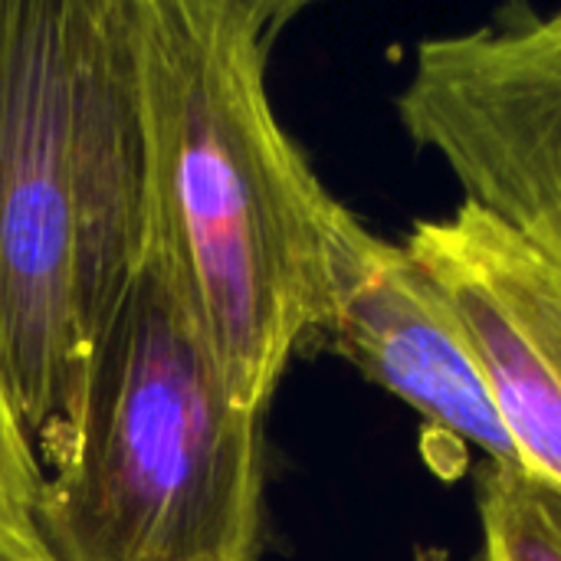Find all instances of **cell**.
I'll list each match as a JSON object with an SVG mask.
<instances>
[{
  "instance_id": "obj_4",
  "label": "cell",
  "mask_w": 561,
  "mask_h": 561,
  "mask_svg": "<svg viewBox=\"0 0 561 561\" xmlns=\"http://www.w3.org/2000/svg\"><path fill=\"white\" fill-rule=\"evenodd\" d=\"M398 118L463 204L561 270V10L424 39Z\"/></svg>"
},
{
  "instance_id": "obj_9",
  "label": "cell",
  "mask_w": 561,
  "mask_h": 561,
  "mask_svg": "<svg viewBox=\"0 0 561 561\" xmlns=\"http://www.w3.org/2000/svg\"><path fill=\"white\" fill-rule=\"evenodd\" d=\"M0 561H10V559H3V556H0Z\"/></svg>"
},
{
  "instance_id": "obj_3",
  "label": "cell",
  "mask_w": 561,
  "mask_h": 561,
  "mask_svg": "<svg viewBox=\"0 0 561 561\" xmlns=\"http://www.w3.org/2000/svg\"><path fill=\"white\" fill-rule=\"evenodd\" d=\"M263 417L243 408L148 224L141 263L102 332L69 457L46 473L49 561H256Z\"/></svg>"
},
{
  "instance_id": "obj_7",
  "label": "cell",
  "mask_w": 561,
  "mask_h": 561,
  "mask_svg": "<svg viewBox=\"0 0 561 561\" xmlns=\"http://www.w3.org/2000/svg\"><path fill=\"white\" fill-rule=\"evenodd\" d=\"M477 513L480 561H561V496L529 470L486 460Z\"/></svg>"
},
{
  "instance_id": "obj_8",
  "label": "cell",
  "mask_w": 561,
  "mask_h": 561,
  "mask_svg": "<svg viewBox=\"0 0 561 561\" xmlns=\"http://www.w3.org/2000/svg\"><path fill=\"white\" fill-rule=\"evenodd\" d=\"M46 470L13 404L0 365V556L10 561H49L36 536V503Z\"/></svg>"
},
{
  "instance_id": "obj_5",
  "label": "cell",
  "mask_w": 561,
  "mask_h": 561,
  "mask_svg": "<svg viewBox=\"0 0 561 561\" xmlns=\"http://www.w3.org/2000/svg\"><path fill=\"white\" fill-rule=\"evenodd\" d=\"M325 256V312L312 345L473 444L490 463L523 467L460 316L408 243L378 237L339 201Z\"/></svg>"
},
{
  "instance_id": "obj_6",
  "label": "cell",
  "mask_w": 561,
  "mask_h": 561,
  "mask_svg": "<svg viewBox=\"0 0 561 561\" xmlns=\"http://www.w3.org/2000/svg\"><path fill=\"white\" fill-rule=\"evenodd\" d=\"M404 243L460 316L523 470L561 496V270L473 204Z\"/></svg>"
},
{
  "instance_id": "obj_1",
  "label": "cell",
  "mask_w": 561,
  "mask_h": 561,
  "mask_svg": "<svg viewBox=\"0 0 561 561\" xmlns=\"http://www.w3.org/2000/svg\"><path fill=\"white\" fill-rule=\"evenodd\" d=\"M293 0H135L148 224L233 398L266 414L319 335L339 201L276 118L266 69Z\"/></svg>"
},
{
  "instance_id": "obj_2",
  "label": "cell",
  "mask_w": 561,
  "mask_h": 561,
  "mask_svg": "<svg viewBox=\"0 0 561 561\" xmlns=\"http://www.w3.org/2000/svg\"><path fill=\"white\" fill-rule=\"evenodd\" d=\"M145 240L135 0H0V365L46 473Z\"/></svg>"
}]
</instances>
